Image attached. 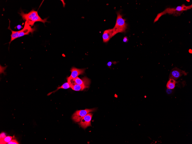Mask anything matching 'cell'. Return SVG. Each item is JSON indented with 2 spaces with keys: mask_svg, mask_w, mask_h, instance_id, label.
Instances as JSON below:
<instances>
[{
  "mask_svg": "<svg viewBox=\"0 0 192 144\" xmlns=\"http://www.w3.org/2000/svg\"><path fill=\"white\" fill-rule=\"evenodd\" d=\"M70 88L75 91H82L84 89L88 88L87 87L78 84L70 83Z\"/></svg>",
  "mask_w": 192,
  "mask_h": 144,
  "instance_id": "cell-12",
  "label": "cell"
},
{
  "mask_svg": "<svg viewBox=\"0 0 192 144\" xmlns=\"http://www.w3.org/2000/svg\"><path fill=\"white\" fill-rule=\"evenodd\" d=\"M96 110V109L95 108L77 110L73 114L72 116V119L75 122H78L80 121L83 117L90 112H94Z\"/></svg>",
  "mask_w": 192,
  "mask_h": 144,
  "instance_id": "cell-2",
  "label": "cell"
},
{
  "mask_svg": "<svg viewBox=\"0 0 192 144\" xmlns=\"http://www.w3.org/2000/svg\"><path fill=\"white\" fill-rule=\"evenodd\" d=\"M179 12L177 11L176 8H166L163 12L158 14L156 17L155 18L154 22H156L160 18L162 15H164L166 13H168L170 14H175L176 13V14H179Z\"/></svg>",
  "mask_w": 192,
  "mask_h": 144,
  "instance_id": "cell-10",
  "label": "cell"
},
{
  "mask_svg": "<svg viewBox=\"0 0 192 144\" xmlns=\"http://www.w3.org/2000/svg\"><path fill=\"white\" fill-rule=\"evenodd\" d=\"M6 137L5 134L4 133H2L0 135V140Z\"/></svg>",
  "mask_w": 192,
  "mask_h": 144,
  "instance_id": "cell-19",
  "label": "cell"
},
{
  "mask_svg": "<svg viewBox=\"0 0 192 144\" xmlns=\"http://www.w3.org/2000/svg\"><path fill=\"white\" fill-rule=\"evenodd\" d=\"M128 41V39L127 37H125L123 39V41L125 43H127Z\"/></svg>",
  "mask_w": 192,
  "mask_h": 144,
  "instance_id": "cell-21",
  "label": "cell"
},
{
  "mask_svg": "<svg viewBox=\"0 0 192 144\" xmlns=\"http://www.w3.org/2000/svg\"><path fill=\"white\" fill-rule=\"evenodd\" d=\"M93 115L92 113H89L82 117L78 124L84 129L88 126H91V121Z\"/></svg>",
  "mask_w": 192,
  "mask_h": 144,
  "instance_id": "cell-5",
  "label": "cell"
},
{
  "mask_svg": "<svg viewBox=\"0 0 192 144\" xmlns=\"http://www.w3.org/2000/svg\"><path fill=\"white\" fill-rule=\"evenodd\" d=\"M177 82L174 79H169L166 84V87L168 89H174L175 86V84Z\"/></svg>",
  "mask_w": 192,
  "mask_h": 144,
  "instance_id": "cell-15",
  "label": "cell"
},
{
  "mask_svg": "<svg viewBox=\"0 0 192 144\" xmlns=\"http://www.w3.org/2000/svg\"><path fill=\"white\" fill-rule=\"evenodd\" d=\"M38 14L37 11L34 9H32L27 13H25L23 11H21L20 14L22 19L27 22Z\"/></svg>",
  "mask_w": 192,
  "mask_h": 144,
  "instance_id": "cell-8",
  "label": "cell"
},
{
  "mask_svg": "<svg viewBox=\"0 0 192 144\" xmlns=\"http://www.w3.org/2000/svg\"><path fill=\"white\" fill-rule=\"evenodd\" d=\"M7 144H18V142L15 139L11 140Z\"/></svg>",
  "mask_w": 192,
  "mask_h": 144,
  "instance_id": "cell-18",
  "label": "cell"
},
{
  "mask_svg": "<svg viewBox=\"0 0 192 144\" xmlns=\"http://www.w3.org/2000/svg\"><path fill=\"white\" fill-rule=\"evenodd\" d=\"M36 28L35 27L32 28L26 21H25L24 28L20 30L19 33L18 38L23 36L24 35H28L31 33L33 34L34 32L36 30Z\"/></svg>",
  "mask_w": 192,
  "mask_h": 144,
  "instance_id": "cell-6",
  "label": "cell"
},
{
  "mask_svg": "<svg viewBox=\"0 0 192 144\" xmlns=\"http://www.w3.org/2000/svg\"><path fill=\"white\" fill-rule=\"evenodd\" d=\"M182 6L183 11L187 10L189 9H191L192 7V5L188 6H186L184 5H182Z\"/></svg>",
  "mask_w": 192,
  "mask_h": 144,
  "instance_id": "cell-17",
  "label": "cell"
},
{
  "mask_svg": "<svg viewBox=\"0 0 192 144\" xmlns=\"http://www.w3.org/2000/svg\"><path fill=\"white\" fill-rule=\"evenodd\" d=\"M12 137L11 136H8L6 137L3 139L0 140V144H5L8 143L12 139Z\"/></svg>",
  "mask_w": 192,
  "mask_h": 144,
  "instance_id": "cell-16",
  "label": "cell"
},
{
  "mask_svg": "<svg viewBox=\"0 0 192 144\" xmlns=\"http://www.w3.org/2000/svg\"><path fill=\"white\" fill-rule=\"evenodd\" d=\"M8 29H9L11 32V39L9 43V45L12 41L18 38V35L20 30L15 31L12 30L10 26V23Z\"/></svg>",
  "mask_w": 192,
  "mask_h": 144,
  "instance_id": "cell-13",
  "label": "cell"
},
{
  "mask_svg": "<svg viewBox=\"0 0 192 144\" xmlns=\"http://www.w3.org/2000/svg\"><path fill=\"white\" fill-rule=\"evenodd\" d=\"M70 83L78 84L88 87L90 83V80L89 79L86 77H83L82 79L77 77L71 80Z\"/></svg>",
  "mask_w": 192,
  "mask_h": 144,
  "instance_id": "cell-7",
  "label": "cell"
},
{
  "mask_svg": "<svg viewBox=\"0 0 192 144\" xmlns=\"http://www.w3.org/2000/svg\"><path fill=\"white\" fill-rule=\"evenodd\" d=\"M70 88V83L68 82H65L64 83L62 86H59L57 88V89L55 90V91H54L52 92H50L47 95H50L51 94L53 93H54L55 92L57 91H58V90H59L60 89H68Z\"/></svg>",
  "mask_w": 192,
  "mask_h": 144,
  "instance_id": "cell-14",
  "label": "cell"
},
{
  "mask_svg": "<svg viewBox=\"0 0 192 144\" xmlns=\"http://www.w3.org/2000/svg\"><path fill=\"white\" fill-rule=\"evenodd\" d=\"M86 69H78L75 67H72L70 70L71 72L70 75L67 78L68 82L70 83L71 80L77 77L79 75L84 74Z\"/></svg>",
  "mask_w": 192,
  "mask_h": 144,
  "instance_id": "cell-3",
  "label": "cell"
},
{
  "mask_svg": "<svg viewBox=\"0 0 192 144\" xmlns=\"http://www.w3.org/2000/svg\"><path fill=\"white\" fill-rule=\"evenodd\" d=\"M47 18H47L44 19H42L38 14L27 22L28 24L31 26H33L35 22H42L45 24V22H50L49 21H47Z\"/></svg>",
  "mask_w": 192,
  "mask_h": 144,
  "instance_id": "cell-11",
  "label": "cell"
},
{
  "mask_svg": "<svg viewBox=\"0 0 192 144\" xmlns=\"http://www.w3.org/2000/svg\"><path fill=\"white\" fill-rule=\"evenodd\" d=\"M188 73V72H186L185 71L182 70L177 67H175L171 70L169 76V78L175 80L183 75L185 76L187 75Z\"/></svg>",
  "mask_w": 192,
  "mask_h": 144,
  "instance_id": "cell-4",
  "label": "cell"
},
{
  "mask_svg": "<svg viewBox=\"0 0 192 144\" xmlns=\"http://www.w3.org/2000/svg\"><path fill=\"white\" fill-rule=\"evenodd\" d=\"M113 63L114 64H116V62H108V63L107 64V65L109 67H110V66H111L112 64Z\"/></svg>",
  "mask_w": 192,
  "mask_h": 144,
  "instance_id": "cell-20",
  "label": "cell"
},
{
  "mask_svg": "<svg viewBox=\"0 0 192 144\" xmlns=\"http://www.w3.org/2000/svg\"><path fill=\"white\" fill-rule=\"evenodd\" d=\"M114 36L113 30L112 28L105 30L102 35V38L103 43L107 42Z\"/></svg>",
  "mask_w": 192,
  "mask_h": 144,
  "instance_id": "cell-9",
  "label": "cell"
},
{
  "mask_svg": "<svg viewBox=\"0 0 192 144\" xmlns=\"http://www.w3.org/2000/svg\"><path fill=\"white\" fill-rule=\"evenodd\" d=\"M117 14L116 23L114 26L112 28L114 36L118 33L125 32L127 28V24L125 22L126 20L122 18L120 12V11L117 12Z\"/></svg>",
  "mask_w": 192,
  "mask_h": 144,
  "instance_id": "cell-1",
  "label": "cell"
}]
</instances>
